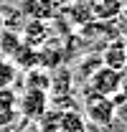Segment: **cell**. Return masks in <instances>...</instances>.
Wrapping results in <instances>:
<instances>
[{
	"label": "cell",
	"instance_id": "cell-1",
	"mask_svg": "<svg viewBox=\"0 0 127 132\" xmlns=\"http://www.w3.org/2000/svg\"><path fill=\"white\" fill-rule=\"evenodd\" d=\"M84 117H86L89 125H94L97 130H109L114 125V99L89 94L86 102H84Z\"/></svg>",
	"mask_w": 127,
	"mask_h": 132
},
{
	"label": "cell",
	"instance_id": "cell-2",
	"mask_svg": "<svg viewBox=\"0 0 127 132\" xmlns=\"http://www.w3.org/2000/svg\"><path fill=\"white\" fill-rule=\"evenodd\" d=\"M86 84L92 89V94H99V97H117L122 92V71H114V69H107V66H99L94 69L89 76H86Z\"/></svg>",
	"mask_w": 127,
	"mask_h": 132
},
{
	"label": "cell",
	"instance_id": "cell-3",
	"mask_svg": "<svg viewBox=\"0 0 127 132\" xmlns=\"http://www.w3.org/2000/svg\"><path fill=\"white\" fill-rule=\"evenodd\" d=\"M18 109L28 119H38L43 112L51 109V97L43 89H26V94L18 99Z\"/></svg>",
	"mask_w": 127,
	"mask_h": 132
},
{
	"label": "cell",
	"instance_id": "cell-4",
	"mask_svg": "<svg viewBox=\"0 0 127 132\" xmlns=\"http://www.w3.org/2000/svg\"><path fill=\"white\" fill-rule=\"evenodd\" d=\"M102 66L114 69V71H125V69H127V43L122 41V38H114L112 43L104 46Z\"/></svg>",
	"mask_w": 127,
	"mask_h": 132
},
{
	"label": "cell",
	"instance_id": "cell-5",
	"mask_svg": "<svg viewBox=\"0 0 127 132\" xmlns=\"http://www.w3.org/2000/svg\"><path fill=\"white\" fill-rule=\"evenodd\" d=\"M59 130L61 132H89V122L79 109H59Z\"/></svg>",
	"mask_w": 127,
	"mask_h": 132
},
{
	"label": "cell",
	"instance_id": "cell-6",
	"mask_svg": "<svg viewBox=\"0 0 127 132\" xmlns=\"http://www.w3.org/2000/svg\"><path fill=\"white\" fill-rule=\"evenodd\" d=\"M20 15L28 20H48L53 18V8L48 5V0H20Z\"/></svg>",
	"mask_w": 127,
	"mask_h": 132
},
{
	"label": "cell",
	"instance_id": "cell-7",
	"mask_svg": "<svg viewBox=\"0 0 127 132\" xmlns=\"http://www.w3.org/2000/svg\"><path fill=\"white\" fill-rule=\"evenodd\" d=\"M122 10L120 0H94L92 3V18H114Z\"/></svg>",
	"mask_w": 127,
	"mask_h": 132
},
{
	"label": "cell",
	"instance_id": "cell-8",
	"mask_svg": "<svg viewBox=\"0 0 127 132\" xmlns=\"http://www.w3.org/2000/svg\"><path fill=\"white\" fill-rule=\"evenodd\" d=\"M20 43L23 41H20V33L18 31H8V28L0 31V51H3V56H13Z\"/></svg>",
	"mask_w": 127,
	"mask_h": 132
},
{
	"label": "cell",
	"instance_id": "cell-9",
	"mask_svg": "<svg viewBox=\"0 0 127 132\" xmlns=\"http://www.w3.org/2000/svg\"><path fill=\"white\" fill-rule=\"evenodd\" d=\"M18 79V66L10 59H0V89H10V84Z\"/></svg>",
	"mask_w": 127,
	"mask_h": 132
},
{
	"label": "cell",
	"instance_id": "cell-10",
	"mask_svg": "<svg viewBox=\"0 0 127 132\" xmlns=\"http://www.w3.org/2000/svg\"><path fill=\"white\" fill-rule=\"evenodd\" d=\"M38 132H61L59 130V109H48L38 117Z\"/></svg>",
	"mask_w": 127,
	"mask_h": 132
},
{
	"label": "cell",
	"instance_id": "cell-11",
	"mask_svg": "<svg viewBox=\"0 0 127 132\" xmlns=\"http://www.w3.org/2000/svg\"><path fill=\"white\" fill-rule=\"evenodd\" d=\"M48 81H51V76L48 74H38V69L33 66L28 69V76H26V89H48Z\"/></svg>",
	"mask_w": 127,
	"mask_h": 132
},
{
	"label": "cell",
	"instance_id": "cell-12",
	"mask_svg": "<svg viewBox=\"0 0 127 132\" xmlns=\"http://www.w3.org/2000/svg\"><path fill=\"white\" fill-rule=\"evenodd\" d=\"M114 119L127 125V92H120L114 97Z\"/></svg>",
	"mask_w": 127,
	"mask_h": 132
},
{
	"label": "cell",
	"instance_id": "cell-13",
	"mask_svg": "<svg viewBox=\"0 0 127 132\" xmlns=\"http://www.w3.org/2000/svg\"><path fill=\"white\" fill-rule=\"evenodd\" d=\"M48 5H51V8H53V13H56V10H61V8H69V5H71V0H48Z\"/></svg>",
	"mask_w": 127,
	"mask_h": 132
},
{
	"label": "cell",
	"instance_id": "cell-14",
	"mask_svg": "<svg viewBox=\"0 0 127 132\" xmlns=\"http://www.w3.org/2000/svg\"><path fill=\"white\" fill-rule=\"evenodd\" d=\"M3 28H5V23H3V18H0V31H3Z\"/></svg>",
	"mask_w": 127,
	"mask_h": 132
}]
</instances>
